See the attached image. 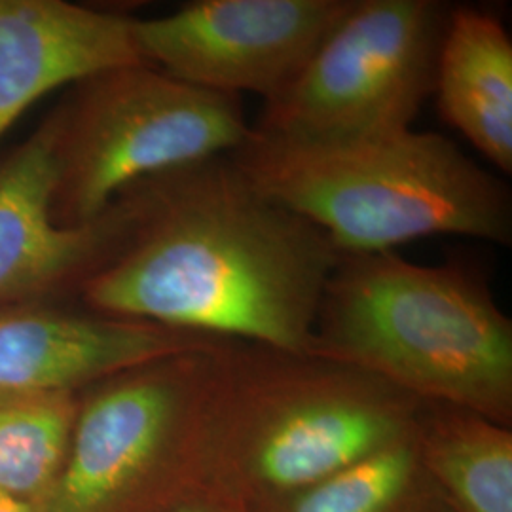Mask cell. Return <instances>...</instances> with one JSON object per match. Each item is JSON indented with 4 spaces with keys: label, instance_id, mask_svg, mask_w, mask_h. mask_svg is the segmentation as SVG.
<instances>
[{
    "label": "cell",
    "instance_id": "2e32d148",
    "mask_svg": "<svg viewBox=\"0 0 512 512\" xmlns=\"http://www.w3.org/2000/svg\"><path fill=\"white\" fill-rule=\"evenodd\" d=\"M167 512H253L247 505L239 503L228 495L219 494L211 488H203L200 492L190 495L183 503L175 505Z\"/></svg>",
    "mask_w": 512,
    "mask_h": 512
},
{
    "label": "cell",
    "instance_id": "5bb4252c",
    "mask_svg": "<svg viewBox=\"0 0 512 512\" xmlns=\"http://www.w3.org/2000/svg\"><path fill=\"white\" fill-rule=\"evenodd\" d=\"M76 412L78 391H0V494L40 511L69 456Z\"/></svg>",
    "mask_w": 512,
    "mask_h": 512
},
{
    "label": "cell",
    "instance_id": "4fadbf2b",
    "mask_svg": "<svg viewBox=\"0 0 512 512\" xmlns=\"http://www.w3.org/2000/svg\"><path fill=\"white\" fill-rule=\"evenodd\" d=\"M418 442L448 512H512L511 427L463 408L427 404Z\"/></svg>",
    "mask_w": 512,
    "mask_h": 512
},
{
    "label": "cell",
    "instance_id": "8992f818",
    "mask_svg": "<svg viewBox=\"0 0 512 512\" xmlns=\"http://www.w3.org/2000/svg\"><path fill=\"white\" fill-rule=\"evenodd\" d=\"M52 118V213L63 226L92 222L148 179L230 154L251 129L241 97L192 86L148 63L74 84Z\"/></svg>",
    "mask_w": 512,
    "mask_h": 512
},
{
    "label": "cell",
    "instance_id": "277c9868",
    "mask_svg": "<svg viewBox=\"0 0 512 512\" xmlns=\"http://www.w3.org/2000/svg\"><path fill=\"white\" fill-rule=\"evenodd\" d=\"M260 192L319 228L340 255L435 236L511 245L509 186L448 137L414 128L338 143L249 129L226 154Z\"/></svg>",
    "mask_w": 512,
    "mask_h": 512
},
{
    "label": "cell",
    "instance_id": "3957f363",
    "mask_svg": "<svg viewBox=\"0 0 512 512\" xmlns=\"http://www.w3.org/2000/svg\"><path fill=\"white\" fill-rule=\"evenodd\" d=\"M310 353L359 368L421 403L511 427V317L467 264H416L397 251L340 255Z\"/></svg>",
    "mask_w": 512,
    "mask_h": 512
},
{
    "label": "cell",
    "instance_id": "6da1fadb",
    "mask_svg": "<svg viewBox=\"0 0 512 512\" xmlns=\"http://www.w3.org/2000/svg\"><path fill=\"white\" fill-rule=\"evenodd\" d=\"M122 249L82 285L86 310L219 340L310 353L340 251L228 156L133 186Z\"/></svg>",
    "mask_w": 512,
    "mask_h": 512
},
{
    "label": "cell",
    "instance_id": "ba28073f",
    "mask_svg": "<svg viewBox=\"0 0 512 512\" xmlns=\"http://www.w3.org/2000/svg\"><path fill=\"white\" fill-rule=\"evenodd\" d=\"M353 0H198L133 19L141 59L192 86L264 101L285 90Z\"/></svg>",
    "mask_w": 512,
    "mask_h": 512
},
{
    "label": "cell",
    "instance_id": "5b68a950",
    "mask_svg": "<svg viewBox=\"0 0 512 512\" xmlns=\"http://www.w3.org/2000/svg\"><path fill=\"white\" fill-rule=\"evenodd\" d=\"M222 342L80 389L69 456L38 512H167L203 490Z\"/></svg>",
    "mask_w": 512,
    "mask_h": 512
},
{
    "label": "cell",
    "instance_id": "8fae6325",
    "mask_svg": "<svg viewBox=\"0 0 512 512\" xmlns=\"http://www.w3.org/2000/svg\"><path fill=\"white\" fill-rule=\"evenodd\" d=\"M145 63L133 19L65 0H0V139L38 99Z\"/></svg>",
    "mask_w": 512,
    "mask_h": 512
},
{
    "label": "cell",
    "instance_id": "7c38bea8",
    "mask_svg": "<svg viewBox=\"0 0 512 512\" xmlns=\"http://www.w3.org/2000/svg\"><path fill=\"white\" fill-rule=\"evenodd\" d=\"M442 120L501 173H512V40L494 12L450 8L435 90Z\"/></svg>",
    "mask_w": 512,
    "mask_h": 512
},
{
    "label": "cell",
    "instance_id": "9a60e30c",
    "mask_svg": "<svg viewBox=\"0 0 512 512\" xmlns=\"http://www.w3.org/2000/svg\"><path fill=\"white\" fill-rule=\"evenodd\" d=\"M253 512H448V509L423 465L416 433L338 475Z\"/></svg>",
    "mask_w": 512,
    "mask_h": 512
},
{
    "label": "cell",
    "instance_id": "9c48e42d",
    "mask_svg": "<svg viewBox=\"0 0 512 512\" xmlns=\"http://www.w3.org/2000/svg\"><path fill=\"white\" fill-rule=\"evenodd\" d=\"M52 114L0 164V308L52 304L74 293L116 255L137 217L133 188L97 219L57 224Z\"/></svg>",
    "mask_w": 512,
    "mask_h": 512
},
{
    "label": "cell",
    "instance_id": "7a4b0ae2",
    "mask_svg": "<svg viewBox=\"0 0 512 512\" xmlns=\"http://www.w3.org/2000/svg\"><path fill=\"white\" fill-rule=\"evenodd\" d=\"M425 406L353 366L226 340L207 414V488L255 511L410 439Z\"/></svg>",
    "mask_w": 512,
    "mask_h": 512
},
{
    "label": "cell",
    "instance_id": "e0dca14e",
    "mask_svg": "<svg viewBox=\"0 0 512 512\" xmlns=\"http://www.w3.org/2000/svg\"><path fill=\"white\" fill-rule=\"evenodd\" d=\"M0 512H38L37 509H33V507H29V505H25V503H21V501H16V499H12V497H8V495L0 494Z\"/></svg>",
    "mask_w": 512,
    "mask_h": 512
},
{
    "label": "cell",
    "instance_id": "30bf717a",
    "mask_svg": "<svg viewBox=\"0 0 512 512\" xmlns=\"http://www.w3.org/2000/svg\"><path fill=\"white\" fill-rule=\"evenodd\" d=\"M219 342L54 302L0 308V391H80L131 366Z\"/></svg>",
    "mask_w": 512,
    "mask_h": 512
},
{
    "label": "cell",
    "instance_id": "52a82bcc",
    "mask_svg": "<svg viewBox=\"0 0 512 512\" xmlns=\"http://www.w3.org/2000/svg\"><path fill=\"white\" fill-rule=\"evenodd\" d=\"M450 4L353 0L293 82L251 128L293 143H338L412 128L435 90Z\"/></svg>",
    "mask_w": 512,
    "mask_h": 512
}]
</instances>
